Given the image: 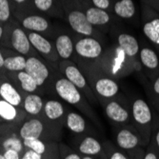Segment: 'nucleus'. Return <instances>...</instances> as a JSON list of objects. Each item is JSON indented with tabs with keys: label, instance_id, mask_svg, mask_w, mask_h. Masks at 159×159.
Listing matches in <instances>:
<instances>
[{
	"label": "nucleus",
	"instance_id": "obj_8",
	"mask_svg": "<svg viewBox=\"0 0 159 159\" xmlns=\"http://www.w3.org/2000/svg\"><path fill=\"white\" fill-rule=\"evenodd\" d=\"M75 55L74 59L77 65L89 64L96 61L105 52L108 41L95 37L81 36L75 34Z\"/></svg>",
	"mask_w": 159,
	"mask_h": 159
},
{
	"label": "nucleus",
	"instance_id": "obj_41",
	"mask_svg": "<svg viewBox=\"0 0 159 159\" xmlns=\"http://www.w3.org/2000/svg\"><path fill=\"white\" fill-rule=\"evenodd\" d=\"M142 4H145L159 12V0H141Z\"/></svg>",
	"mask_w": 159,
	"mask_h": 159
},
{
	"label": "nucleus",
	"instance_id": "obj_39",
	"mask_svg": "<svg viewBox=\"0 0 159 159\" xmlns=\"http://www.w3.org/2000/svg\"><path fill=\"white\" fill-rule=\"evenodd\" d=\"M20 159H44V158H43V156L41 154H39L32 150L27 149Z\"/></svg>",
	"mask_w": 159,
	"mask_h": 159
},
{
	"label": "nucleus",
	"instance_id": "obj_45",
	"mask_svg": "<svg viewBox=\"0 0 159 159\" xmlns=\"http://www.w3.org/2000/svg\"><path fill=\"white\" fill-rule=\"evenodd\" d=\"M0 159H5L4 156H3V153L2 152H0Z\"/></svg>",
	"mask_w": 159,
	"mask_h": 159
},
{
	"label": "nucleus",
	"instance_id": "obj_48",
	"mask_svg": "<svg viewBox=\"0 0 159 159\" xmlns=\"http://www.w3.org/2000/svg\"><path fill=\"white\" fill-rule=\"evenodd\" d=\"M1 123H2V121H1V120H0V124H1Z\"/></svg>",
	"mask_w": 159,
	"mask_h": 159
},
{
	"label": "nucleus",
	"instance_id": "obj_23",
	"mask_svg": "<svg viewBox=\"0 0 159 159\" xmlns=\"http://www.w3.org/2000/svg\"><path fill=\"white\" fill-rule=\"evenodd\" d=\"M0 98L22 109L24 93L16 88L5 73H0Z\"/></svg>",
	"mask_w": 159,
	"mask_h": 159
},
{
	"label": "nucleus",
	"instance_id": "obj_14",
	"mask_svg": "<svg viewBox=\"0 0 159 159\" xmlns=\"http://www.w3.org/2000/svg\"><path fill=\"white\" fill-rule=\"evenodd\" d=\"M82 3L89 23L93 28H95L96 30L100 31L106 35L109 34L113 25L121 22L119 19H117L114 16V14L112 12L96 8L93 6L90 2H86L83 1V0Z\"/></svg>",
	"mask_w": 159,
	"mask_h": 159
},
{
	"label": "nucleus",
	"instance_id": "obj_6",
	"mask_svg": "<svg viewBox=\"0 0 159 159\" xmlns=\"http://www.w3.org/2000/svg\"><path fill=\"white\" fill-rule=\"evenodd\" d=\"M17 134L22 140L42 139L58 142L61 139L62 129L50 124L43 117L28 116L18 126Z\"/></svg>",
	"mask_w": 159,
	"mask_h": 159
},
{
	"label": "nucleus",
	"instance_id": "obj_29",
	"mask_svg": "<svg viewBox=\"0 0 159 159\" xmlns=\"http://www.w3.org/2000/svg\"><path fill=\"white\" fill-rule=\"evenodd\" d=\"M45 99L44 95L39 93H24L22 109L28 116L40 117L44 108Z\"/></svg>",
	"mask_w": 159,
	"mask_h": 159
},
{
	"label": "nucleus",
	"instance_id": "obj_33",
	"mask_svg": "<svg viewBox=\"0 0 159 159\" xmlns=\"http://www.w3.org/2000/svg\"><path fill=\"white\" fill-rule=\"evenodd\" d=\"M13 19V9L10 0H0V24L5 25Z\"/></svg>",
	"mask_w": 159,
	"mask_h": 159
},
{
	"label": "nucleus",
	"instance_id": "obj_25",
	"mask_svg": "<svg viewBox=\"0 0 159 159\" xmlns=\"http://www.w3.org/2000/svg\"><path fill=\"white\" fill-rule=\"evenodd\" d=\"M27 117L23 109L14 106L0 98V120L2 123L18 127Z\"/></svg>",
	"mask_w": 159,
	"mask_h": 159
},
{
	"label": "nucleus",
	"instance_id": "obj_43",
	"mask_svg": "<svg viewBox=\"0 0 159 159\" xmlns=\"http://www.w3.org/2000/svg\"><path fill=\"white\" fill-rule=\"evenodd\" d=\"M4 28H5V25L0 24V43H1L3 35H4Z\"/></svg>",
	"mask_w": 159,
	"mask_h": 159
},
{
	"label": "nucleus",
	"instance_id": "obj_30",
	"mask_svg": "<svg viewBox=\"0 0 159 159\" xmlns=\"http://www.w3.org/2000/svg\"><path fill=\"white\" fill-rule=\"evenodd\" d=\"M146 93L149 103L159 115V75L146 84Z\"/></svg>",
	"mask_w": 159,
	"mask_h": 159
},
{
	"label": "nucleus",
	"instance_id": "obj_11",
	"mask_svg": "<svg viewBox=\"0 0 159 159\" xmlns=\"http://www.w3.org/2000/svg\"><path fill=\"white\" fill-rule=\"evenodd\" d=\"M101 107L111 127L132 124L131 101L124 93L107 101Z\"/></svg>",
	"mask_w": 159,
	"mask_h": 159
},
{
	"label": "nucleus",
	"instance_id": "obj_36",
	"mask_svg": "<svg viewBox=\"0 0 159 159\" xmlns=\"http://www.w3.org/2000/svg\"><path fill=\"white\" fill-rule=\"evenodd\" d=\"M90 3L96 8L112 12L113 0H90Z\"/></svg>",
	"mask_w": 159,
	"mask_h": 159
},
{
	"label": "nucleus",
	"instance_id": "obj_1",
	"mask_svg": "<svg viewBox=\"0 0 159 159\" xmlns=\"http://www.w3.org/2000/svg\"><path fill=\"white\" fill-rule=\"evenodd\" d=\"M50 93H53L56 97L62 100L63 102L76 108L87 118L92 120L95 125H100V122L93 109L92 108L89 100L73 83H70L60 74L57 65Z\"/></svg>",
	"mask_w": 159,
	"mask_h": 159
},
{
	"label": "nucleus",
	"instance_id": "obj_44",
	"mask_svg": "<svg viewBox=\"0 0 159 159\" xmlns=\"http://www.w3.org/2000/svg\"><path fill=\"white\" fill-rule=\"evenodd\" d=\"M82 159H106V157H99V156H88L85 155Z\"/></svg>",
	"mask_w": 159,
	"mask_h": 159
},
{
	"label": "nucleus",
	"instance_id": "obj_46",
	"mask_svg": "<svg viewBox=\"0 0 159 159\" xmlns=\"http://www.w3.org/2000/svg\"><path fill=\"white\" fill-rule=\"evenodd\" d=\"M83 1H86V2H90V0H83Z\"/></svg>",
	"mask_w": 159,
	"mask_h": 159
},
{
	"label": "nucleus",
	"instance_id": "obj_15",
	"mask_svg": "<svg viewBox=\"0 0 159 159\" xmlns=\"http://www.w3.org/2000/svg\"><path fill=\"white\" fill-rule=\"evenodd\" d=\"M16 21H18L27 32L37 33L50 39H52L53 37L56 27L50 20V17L39 13L38 11L28 13L16 19Z\"/></svg>",
	"mask_w": 159,
	"mask_h": 159
},
{
	"label": "nucleus",
	"instance_id": "obj_3",
	"mask_svg": "<svg viewBox=\"0 0 159 159\" xmlns=\"http://www.w3.org/2000/svg\"><path fill=\"white\" fill-rule=\"evenodd\" d=\"M132 109V124L137 129L142 139V145L145 149L152 140L153 125L157 116L155 111L150 103L138 96L134 95L129 98Z\"/></svg>",
	"mask_w": 159,
	"mask_h": 159
},
{
	"label": "nucleus",
	"instance_id": "obj_13",
	"mask_svg": "<svg viewBox=\"0 0 159 159\" xmlns=\"http://www.w3.org/2000/svg\"><path fill=\"white\" fill-rule=\"evenodd\" d=\"M140 22L144 36L159 54V12L141 4Z\"/></svg>",
	"mask_w": 159,
	"mask_h": 159
},
{
	"label": "nucleus",
	"instance_id": "obj_21",
	"mask_svg": "<svg viewBox=\"0 0 159 159\" xmlns=\"http://www.w3.org/2000/svg\"><path fill=\"white\" fill-rule=\"evenodd\" d=\"M68 111L69 110L66 108L62 100L56 98H48L45 99L41 117H43L54 127L62 129Z\"/></svg>",
	"mask_w": 159,
	"mask_h": 159
},
{
	"label": "nucleus",
	"instance_id": "obj_42",
	"mask_svg": "<svg viewBox=\"0 0 159 159\" xmlns=\"http://www.w3.org/2000/svg\"><path fill=\"white\" fill-rule=\"evenodd\" d=\"M0 73H5L4 71V55L2 52L1 46H0Z\"/></svg>",
	"mask_w": 159,
	"mask_h": 159
},
{
	"label": "nucleus",
	"instance_id": "obj_38",
	"mask_svg": "<svg viewBox=\"0 0 159 159\" xmlns=\"http://www.w3.org/2000/svg\"><path fill=\"white\" fill-rule=\"evenodd\" d=\"M3 156L5 159H20L22 154L16 150L10 149V150H7L3 152Z\"/></svg>",
	"mask_w": 159,
	"mask_h": 159
},
{
	"label": "nucleus",
	"instance_id": "obj_20",
	"mask_svg": "<svg viewBox=\"0 0 159 159\" xmlns=\"http://www.w3.org/2000/svg\"><path fill=\"white\" fill-rule=\"evenodd\" d=\"M27 33L33 48L39 56L52 64H57L60 61L59 56L55 50L54 43L52 39L37 33Z\"/></svg>",
	"mask_w": 159,
	"mask_h": 159
},
{
	"label": "nucleus",
	"instance_id": "obj_24",
	"mask_svg": "<svg viewBox=\"0 0 159 159\" xmlns=\"http://www.w3.org/2000/svg\"><path fill=\"white\" fill-rule=\"evenodd\" d=\"M112 13L120 21L134 23L138 19V11L134 0H113Z\"/></svg>",
	"mask_w": 159,
	"mask_h": 159
},
{
	"label": "nucleus",
	"instance_id": "obj_34",
	"mask_svg": "<svg viewBox=\"0 0 159 159\" xmlns=\"http://www.w3.org/2000/svg\"><path fill=\"white\" fill-rule=\"evenodd\" d=\"M83 155L73 148L59 143V159H82Z\"/></svg>",
	"mask_w": 159,
	"mask_h": 159
},
{
	"label": "nucleus",
	"instance_id": "obj_2",
	"mask_svg": "<svg viewBox=\"0 0 159 159\" xmlns=\"http://www.w3.org/2000/svg\"><path fill=\"white\" fill-rule=\"evenodd\" d=\"M82 65H90L115 80H119L135 73L133 62L129 60L125 52L114 43L107 46L103 54L96 61Z\"/></svg>",
	"mask_w": 159,
	"mask_h": 159
},
{
	"label": "nucleus",
	"instance_id": "obj_26",
	"mask_svg": "<svg viewBox=\"0 0 159 159\" xmlns=\"http://www.w3.org/2000/svg\"><path fill=\"white\" fill-rule=\"evenodd\" d=\"M64 127L75 135L93 134V129L88 125L86 117L77 111L69 110L64 121Z\"/></svg>",
	"mask_w": 159,
	"mask_h": 159
},
{
	"label": "nucleus",
	"instance_id": "obj_22",
	"mask_svg": "<svg viewBox=\"0 0 159 159\" xmlns=\"http://www.w3.org/2000/svg\"><path fill=\"white\" fill-rule=\"evenodd\" d=\"M6 75L16 86V88L23 93H39L45 95L43 91L35 80L29 75L26 70L14 71V73H5Z\"/></svg>",
	"mask_w": 159,
	"mask_h": 159
},
{
	"label": "nucleus",
	"instance_id": "obj_32",
	"mask_svg": "<svg viewBox=\"0 0 159 159\" xmlns=\"http://www.w3.org/2000/svg\"><path fill=\"white\" fill-rule=\"evenodd\" d=\"M104 149L106 159H132L127 152L119 149L110 140L104 141Z\"/></svg>",
	"mask_w": 159,
	"mask_h": 159
},
{
	"label": "nucleus",
	"instance_id": "obj_28",
	"mask_svg": "<svg viewBox=\"0 0 159 159\" xmlns=\"http://www.w3.org/2000/svg\"><path fill=\"white\" fill-rule=\"evenodd\" d=\"M4 55V71L14 73V71L25 70L27 57L18 53L17 52L1 47Z\"/></svg>",
	"mask_w": 159,
	"mask_h": 159
},
{
	"label": "nucleus",
	"instance_id": "obj_17",
	"mask_svg": "<svg viewBox=\"0 0 159 159\" xmlns=\"http://www.w3.org/2000/svg\"><path fill=\"white\" fill-rule=\"evenodd\" d=\"M139 61L142 73L149 81L159 75V54L148 40L139 41Z\"/></svg>",
	"mask_w": 159,
	"mask_h": 159
},
{
	"label": "nucleus",
	"instance_id": "obj_4",
	"mask_svg": "<svg viewBox=\"0 0 159 159\" xmlns=\"http://www.w3.org/2000/svg\"><path fill=\"white\" fill-rule=\"evenodd\" d=\"M65 21L75 34L107 41L106 34L93 28L87 19L82 0H66L63 3Z\"/></svg>",
	"mask_w": 159,
	"mask_h": 159
},
{
	"label": "nucleus",
	"instance_id": "obj_10",
	"mask_svg": "<svg viewBox=\"0 0 159 159\" xmlns=\"http://www.w3.org/2000/svg\"><path fill=\"white\" fill-rule=\"evenodd\" d=\"M56 65L49 63L37 54L27 57L25 70L35 80L45 93H49L56 70Z\"/></svg>",
	"mask_w": 159,
	"mask_h": 159
},
{
	"label": "nucleus",
	"instance_id": "obj_31",
	"mask_svg": "<svg viewBox=\"0 0 159 159\" xmlns=\"http://www.w3.org/2000/svg\"><path fill=\"white\" fill-rule=\"evenodd\" d=\"M10 2L13 9V16L16 20L28 13L37 11L34 7L33 0H10Z\"/></svg>",
	"mask_w": 159,
	"mask_h": 159
},
{
	"label": "nucleus",
	"instance_id": "obj_35",
	"mask_svg": "<svg viewBox=\"0 0 159 159\" xmlns=\"http://www.w3.org/2000/svg\"><path fill=\"white\" fill-rule=\"evenodd\" d=\"M143 159H159V152L152 140H151L150 144L145 148Z\"/></svg>",
	"mask_w": 159,
	"mask_h": 159
},
{
	"label": "nucleus",
	"instance_id": "obj_18",
	"mask_svg": "<svg viewBox=\"0 0 159 159\" xmlns=\"http://www.w3.org/2000/svg\"><path fill=\"white\" fill-rule=\"evenodd\" d=\"M55 50L60 60H73L75 55V35L70 28L56 26L53 37Z\"/></svg>",
	"mask_w": 159,
	"mask_h": 159
},
{
	"label": "nucleus",
	"instance_id": "obj_37",
	"mask_svg": "<svg viewBox=\"0 0 159 159\" xmlns=\"http://www.w3.org/2000/svg\"><path fill=\"white\" fill-rule=\"evenodd\" d=\"M152 140L154 142L155 146L159 152V117H156L153 129H152Z\"/></svg>",
	"mask_w": 159,
	"mask_h": 159
},
{
	"label": "nucleus",
	"instance_id": "obj_9",
	"mask_svg": "<svg viewBox=\"0 0 159 159\" xmlns=\"http://www.w3.org/2000/svg\"><path fill=\"white\" fill-rule=\"evenodd\" d=\"M114 44L120 47L127 56L134 64V70L137 74H142V68L139 61V41L138 39L129 32L120 23L115 24L111 27L109 33Z\"/></svg>",
	"mask_w": 159,
	"mask_h": 159
},
{
	"label": "nucleus",
	"instance_id": "obj_40",
	"mask_svg": "<svg viewBox=\"0 0 159 159\" xmlns=\"http://www.w3.org/2000/svg\"><path fill=\"white\" fill-rule=\"evenodd\" d=\"M128 153L129 156H131L132 159H143L144 153H145V149L140 147V148H137L132 152H129Z\"/></svg>",
	"mask_w": 159,
	"mask_h": 159
},
{
	"label": "nucleus",
	"instance_id": "obj_7",
	"mask_svg": "<svg viewBox=\"0 0 159 159\" xmlns=\"http://www.w3.org/2000/svg\"><path fill=\"white\" fill-rule=\"evenodd\" d=\"M0 46L16 51L26 57L37 55L29 39L27 31L16 19L5 24L4 35Z\"/></svg>",
	"mask_w": 159,
	"mask_h": 159
},
{
	"label": "nucleus",
	"instance_id": "obj_47",
	"mask_svg": "<svg viewBox=\"0 0 159 159\" xmlns=\"http://www.w3.org/2000/svg\"><path fill=\"white\" fill-rule=\"evenodd\" d=\"M60 1H61V2H62V3H64V2H65V1H66V0H60Z\"/></svg>",
	"mask_w": 159,
	"mask_h": 159
},
{
	"label": "nucleus",
	"instance_id": "obj_5",
	"mask_svg": "<svg viewBox=\"0 0 159 159\" xmlns=\"http://www.w3.org/2000/svg\"><path fill=\"white\" fill-rule=\"evenodd\" d=\"M79 68L88 80L100 106L122 93L117 80L104 75L90 65H79Z\"/></svg>",
	"mask_w": 159,
	"mask_h": 159
},
{
	"label": "nucleus",
	"instance_id": "obj_19",
	"mask_svg": "<svg viewBox=\"0 0 159 159\" xmlns=\"http://www.w3.org/2000/svg\"><path fill=\"white\" fill-rule=\"evenodd\" d=\"M73 145L74 149L83 156L106 157L104 141H101L93 134L75 135L73 140Z\"/></svg>",
	"mask_w": 159,
	"mask_h": 159
},
{
	"label": "nucleus",
	"instance_id": "obj_12",
	"mask_svg": "<svg viewBox=\"0 0 159 159\" xmlns=\"http://www.w3.org/2000/svg\"><path fill=\"white\" fill-rule=\"evenodd\" d=\"M57 68L60 74L73 83L76 88L87 97L91 104H99L91 86L87 80L79 66L73 60H60L57 63Z\"/></svg>",
	"mask_w": 159,
	"mask_h": 159
},
{
	"label": "nucleus",
	"instance_id": "obj_16",
	"mask_svg": "<svg viewBox=\"0 0 159 159\" xmlns=\"http://www.w3.org/2000/svg\"><path fill=\"white\" fill-rule=\"evenodd\" d=\"M112 136L115 145L127 152L143 148L140 134L133 124L112 127Z\"/></svg>",
	"mask_w": 159,
	"mask_h": 159
},
{
	"label": "nucleus",
	"instance_id": "obj_27",
	"mask_svg": "<svg viewBox=\"0 0 159 159\" xmlns=\"http://www.w3.org/2000/svg\"><path fill=\"white\" fill-rule=\"evenodd\" d=\"M34 9L41 14L52 18L65 19L64 7L60 0H33Z\"/></svg>",
	"mask_w": 159,
	"mask_h": 159
}]
</instances>
